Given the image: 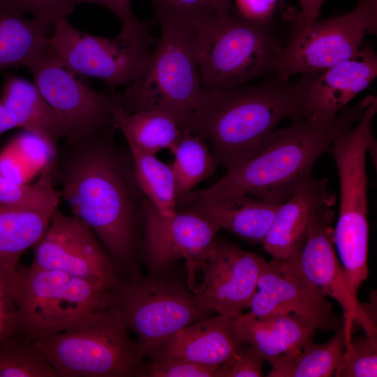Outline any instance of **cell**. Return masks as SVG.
<instances>
[{
	"label": "cell",
	"instance_id": "6da1fadb",
	"mask_svg": "<svg viewBox=\"0 0 377 377\" xmlns=\"http://www.w3.org/2000/svg\"><path fill=\"white\" fill-rule=\"evenodd\" d=\"M115 128L66 139L48 161L73 216L94 232L117 269L128 266L135 254L146 197L129 149L124 151L113 138Z\"/></svg>",
	"mask_w": 377,
	"mask_h": 377
},
{
	"label": "cell",
	"instance_id": "7a4b0ae2",
	"mask_svg": "<svg viewBox=\"0 0 377 377\" xmlns=\"http://www.w3.org/2000/svg\"><path fill=\"white\" fill-rule=\"evenodd\" d=\"M374 98L369 95L345 107L330 121L304 117L291 120L288 126L275 129L249 158L227 170L219 181L177 199V207L220 205L246 195L283 203L298 183L311 176L318 158L330 150L338 136L352 128Z\"/></svg>",
	"mask_w": 377,
	"mask_h": 377
},
{
	"label": "cell",
	"instance_id": "3957f363",
	"mask_svg": "<svg viewBox=\"0 0 377 377\" xmlns=\"http://www.w3.org/2000/svg\"><path fill=\"white\" fill-rule=\"evenodd\" d=\"M318 72L295 81L275 75L258 84L202 90L186 131L203 139L218 165L230 169L249 158L283 119L304 117V105Z\"/></svg>",
	"mask_w": 377,
	"mask_h": 377
},
{
	"label": "cell",
	"instance_id": "277c9868",
	"mask_svg": "<svg viewBox=\"0 0 377 377\" xmlns=\"http://www.w3.org/2000/svg\"><path fill=\"white\" fill-rule=\"evenodd\" d=\"M114 305L96 309L73 327L32 341L59 377L136 376L145 357Z\"/></svg>",
	"mask_w": 377,
	"mask_h": 377
},
{
	"label": "cell",
	"instance_id": "5b68a950",
	"mask_svg": "<svg viewBox=\"0 0 377 377\" xmlns=\"http://www.w3.org/2000/svg\"><path fill=\"white\" fill-rule=\"evenodd\" d=\"M376 112V96L359 121L338 136L330 150L337 168L340 188L333 241L348 283L355 293L369 274L366 154L375 138L371 126Z\"/></svg>",
	"mask_w": 377,
	"mask_h": 377
},
{
	"label": "cell",
	"instance_id": "8992f818",
	"mask_svg": "<svg viewBox=\"0 0 377 377\" xmlns=\"http://www.w3.org/2000/svg\"><path fill=\"white\" fill-rule=\"evenodd\" d=\"M195 32L161 27L156 47L136 77L120 93V108L132 113L154 110L172 117L186 131L203 88Z\"/></svg>",
	"mask_w": 377,
	"mask_h": 377
},
{
	"label": "cell",
	"instance_id": "52a82bcc",
	"mask_svg": "<svg viewBox=\"0 0 377 377\" xmlns=\"http://www.w3.org/2000/svg\"><path fill=\"white\" fill-rule=\"evenodd\" d=\"M281 45L270 24L248 20L235 10L226 17L214 16L195 32L202 88H233L273 75Z\"/></svg>",
	"mask_w": 377,
	"mask_h": 377
},
{
	"label": "cell",
	"instance_id": "ba28073f",
	"mask_svg": "<svg viewBox=\"0 0 377 377\" xmlns=\"http://www.w3.org/2000/svg\"><path fill=\"white\" fill-rule=\"evenodd\" d=\"M288 36L273 64L274 75L290 80L297 75L323 71L353 57L364 38L377 34V0H357L343 15L310 22L289 7L283 13Z\"/></svg>",
	"mask_w": 377,
	"mask_h": 377
},
{
	"label": "cell",
	"instance_id": "9c48e42d",
	"mask_svg": "<svg viewBox=\"0 0 377 377\" xmlns=\"http://www.w3.org/2000/svg\"><path fill=\"white\" fill-rule=\"evenodd\" d=\"M112 290L59 271L21 267L20 334L34 341L64 331L89 313L112 305Z\"/></svg>",
	"mask_w": 377,
	"mask_h": 377
},
{
	"label": "cell",
	"instance_id": "30bf717a",
	"mask_svg": "<svg viewBox=\"0 0 377 377\" xmlns=\"http://www.w3.org/2000/svg\"><path fill=\"white\" fill-rule=\"evenodd\" d=\"M49 44L66 66L80 77H96L110 89L130 84L138 75L157 39L141 22L121 27L114 38L80 31L64 18L54 24Z\"/></svg>",
	"mask_w": 377,
	"mask_h": 377
},
{
	"label": "cell",
	"instance_id": "8fae6325",
	"mask_svg": "<svg viewBox=\"0 0 377 377\" xmlns=\"http://www.w3.org/2000/svg\"><path fill=\"white\" fill-rule=\"evenodd\" d=\"M112 304L138 337L145 356L177 332L210 313L182 286L158 279L133 277L112 290Z\"/></svg>",
	"mask_w": 377,
	"mask_h": 377
},
{
	"label": "cell",
	"instance_id": "7c38bea8",
	"mask_svg": "<svg viewBox=\"0 0 377 377\" xmlns=\"http://www.w3.org/2000/svg\"><path fill=\"white\" fill-rule=\"evenodd\" d=\"M34 84L65 131L66 139L86 136L114 126L113 110L120 93L97 91L82 81L48 43L26 66Z\"/></svg>",
	"mask_w": 377,
	"mask_h": 377
},
{
	"label": "cell",
	"instance_id": "4fadbf2b",
	"mask_svg": "<svg viewBox=\"0 0 377 377\" xmlns=\"http://www.w3.org/2000/svg\"><path fill=\"white\" fill-rule=\"evenodd\" d=\"M34 249L33 267L94 281L110 290L119 282L116 266L94 232L58 208Z\"/></svg>",
	"mask_w": 377,
	"mask_h": 377
},
{
	"label": "cell",
	"instance_id": "5bb4252c",
	"mask_svg": "<svg viewBox=\"0 0 377 377\" xmlns=\"http://www.w3.org/2000/svg\"><path fill=\"white\" fill-rule=\"evenodd\" d=\"M142 223L147 260L151 269L161 272L183 258L188 271V285L195 290L196 270L205 266L220 230L212 221L188 210L169 216L161 215L145 198L142 205Z\"/></svg>",
	"mask_w": 377,
	"mask_h": 377
},
{
	"label": "cell",
	"instance_id": "9a60e30c",
	"mask_svg": "<svg viewBox=\"0 0 377 377\" xmlns=\"http://www.w3.org/2000/svg\"><path fill=\"white\" fill-rule=\"evenodd\" d=\"M333 220L330 205L315 211L302 247L297 256L289 260L306 281L324 295L338 302L343 308V316L353 317L366 336L377 337L374 316L358 300L335 252Z\"/></svg>",
	"mask_w": 377,
	"mask_h": 377
},
{
	"label": "cell",
	"instance_id": "2e32d148",
	"mask_svg": "<svg viewBox=\"0 0 377 377\" xmlns=\"http://www.w3.org/2000/svg\"><path fill=\"white\" fill-rule=\"evenodd\" d=\"M249 309L257 317L292 315L324 332H335L343 323L326 296L306 281L289 260H263L257 290Z\"/></svg>",
	"mask_w": 377,
	"mask_h": 377
},
{
	"label": "cell",
	"instance_id": "e0dca14e",
	"mask_svg": "<svg viewBox=\"0 0 377 377\" xmlns=\"http://www.w3.org/2000/svg\"><path fill=\"white\" fill-rule=\"evenodd\" d=\"M263 258L235 244L215 239L204 268L202 283L193 293L210 312L234 319L249 307L257 290Z\"/></svg>",
	"mask_w": 377,
	"mask_h": 377
},
{
	"label": "cell",
	"instance_id": "ac0fdd59",
	"mask_svg": "<svg viewBox=\"0 0 377 377\" xmlns=\"http://www.w3.org/2000/svg\"><path fill=\"white\" fill-rule=\"evenodd\" d=\"M377 77V53L365 43L352 57L319 72L309 87L304 117L330 121Z\"/></svg>",
	"mask_w": 377,
	"mask_h": 377
},
{
	"label": "cell",
	"instance_id": "d6986e66",
	"mask_svg": "<svg viewBox=\"0 0 377 377\" xmlns=\"http://www.w3.org/2000/svg\"><path fill=\"white\" fill-rule=\"evenodd\" d=\"M327 179L312 176L298 183L277 208L263 242L265 251L281 260L295 258L306 239L311 215L323 206H332L334 195Z\"/></svg>",
	"mask_w": 377,
	"mask_h": 377
},
{
	"label": "cell",
	"instance_id": "ffe728a7",
	"mask_svg": "<svg viewBox=\"0 0 377 377\" xmlns=\"http://www.w3.org/2000/svg\"><path fill=\"white\" fill-rule=\"evenodd\" d=\"M242 344L235 334L232 319L218 314L183 327L149 357L151 360H183L221 367Z\"/></svg>",
	"mask_w": 377,
	"mask_h": 377
},
{
	"label": "cell",
	"instance_id": "44dd1931",
	"mask_svg": "<svg viewBox=\"0 0 377 377\" xmlns=\"http://www.w3.org/2000/svg\"><path fill=\"white\" fill-rule=\"evenodd\" d=\"M232 325L239 341L267 362L301 350L313 341L316 331L292 315L257 317L251 311L232 319Z\"/></svg>",
	"mask_w": 377,
	"mask_h": 377
},
{
	"label": "cell",
	"instance_id": "7402d4cb",
	"mask_svg": "<svg viewBox=\"0 0 377 377\" xmlns=\"http://www.w3.org/2000/svg\"><path fill=\"white\" fill-rule=\"evenodd\" d=\"M0 100L15 115L18 127L38 140L50 156L65 138L64 127L56 113L34 83L14 74H6Z\"/></svg>",
	"mask_w": 377,
	"mask_h": 377
},
{
	"label": "cell",
	"instance_id": "603a6c76",
	"mask_svg": "<svg viewBox=\"0 0 377 377\" xmlns=\"http://www.w3.org/2000/svg\"><path fill=\"white\" fill-rule=\"evenodd\" d=\"M281 204L253 196L215 205L194 206L184 209L194 212L243 239L262 243Z\"/></svg>",
	"mask_w": 377,
	"mask_h": 377
},
{
	"label": "cell",
	"instance_id": "cb8c5ba5",
	"mask_svg": "<svg viewBox=\"0 0 377 377\" xmlns=\"http://www.w3.org/2000/svg\"><path fill=\"white\" fill-rule=\"evenodd\" d=\"M51 27L0 1V71L11 66H27L48 43Z\"/></svg>",
	"mask_w": 377,
	"mask_h": 377
},
{
	"label": "cell",
	"instance_id": "d4e9b609",
	"mask_svg": "<svg viewBox=\"0 0 377 377\" xmlns=\"http://www.w3.org/2000/svg\"><path fill=\"white\" fill-rule=\"evenodd\" d=\"M113 120L126 141L153 154L164 149L172 152L184 131L172 117L158 111L129 113L118 107L113 110Z\"/></svg>",
	"mask_w": 377,
	"mask_h": 377
},
{
	"label": "cell",
	"instance_id": "484cf974",
	"mask_svg": "<svg viewBox=\"0 0 377 377\" xmlns=\"http://www.w3.org/2000/svg\"><path fill=\"white\" fill-rule=\"evenodd\" d=\"M55 210L0 204V265H19L22 254L44 234Z\"/></svg>",
	"mask_w": 377,
	"mask_h": 377
},
{
	"label": "cell",
	"instance_id": "4316f807",
	"mask_svg": "<svg viewBox=\"0 0 377 377\" xmlns=\"http://www.w3.org/2000/svg\"><path fill=\"white\" fill-rule=\"evenodd\" d=\"M345 348L343 325L322 344L313 341L301 350L268 361L272 369L267 377H329L339 366Z\"/></svg>",
	"mask_w": 377,
	"mask_h": 377
},
{
	"label": "cell",
	"instance_id": "83f0119b",
	"mask_svg": "<svg viewBox=\"0 0 377 377\" xmlns=\"http://www.w3.org/2000/svg\"><path fill=\"white\" fill-rule=\"evenodd\" d=\"M131 153L135 178L145 196L164 216L177 212L175 179L170 165L155 154L145 151L126 141Z\"/></svg>",
	"mask_w": 377,
	"mask_h": 377
},
{
	"label": "cell",
	"instance_id": "f1b7e54d",
	"mask_svg": "<svg viewBox=\"0 0 377 377\" xmlns=\"http://www.w3.org/2000/svg\"><path fill=\"white\" fill-rule=\"evenodd\" d=\"M172 153L174 161L170 166L177 200L193 191L219 165L208 144L187 131H184Z\"/></svg>",
	"mask_w": 377,
	"mask_h": 377
},
{
	"label": "cell",
	"instance_id": "f546056e",
	"mask_svg": "<svg viewBox=\"0 0 377 377\" xmlns=\"http://www.w3.org/2000/svg\"><path fill=\"white\" fill-rule=\"evenodd\" d=\"M0 377H59L32 341L20 334L0 345Z\"/></svg>",
	"mask_w": 377,
	"mask_h": 377
},
{
	"label": "cell",
	"instance_id": "4dcf8cb0",
	"mask_svg": "<svg viewBox=\"0 0 377 377\" xmlns=\"http://www.w3.org/2000/svg\"><path fill=\"white\" fill-rule=\"evenodd\" d=\"M53 176L49 161L35 183L26 184L10 179L0 173V204L43 210H55L59 203V193L53 187Z\"/></svg>",
	"mask_w": 377,
	"mask_h": 377
},
{
	"label": "cell",
	"instance_id": "1f68e13d",
	"mask_svg": "<svg viewBox=\"0 0 377 377\" xmlns=\"http://www.w3.org/2000/svg\"><path fill=\"white\" fill-rule=\"evenodd\" d=\"M354 322L343 320L345 348L341 362L334 371L337 377L377 376V337L365 335L353 340Z\"/></svg>",
	"mask_w": 377,
	"mask_h": 377
},
{
	"label": "cell",
	"instance_id": "d6a6232c",
	"mask_svg": "<svg viewBox=\"0 0 377 377\" xmlns=\"http://www.w3.org/2000/svg\"><path fill=\"white\" fill-rule=\"evenodd\" d=\"M161 27L196 31L216 16L209 0H150Z\"/></svg>",
	"mask_w": 377,
	"mask_h": 377
},
{
	"label": "cell",
	"instance_id": "836d02e7",
	"mask_svg": "<svg viewBox=\"0 0 377 377\" xmlns=\"http://www.w3.org/2000/svg\"><path fill=\"white\" fill-rule=\"evenodd\" d=\"M21 267L0 265V345L20 333Z\"/></svg>",
	"mask_w": 377,
	"mask_h": 377
},
{
	"label": "cell",
	"instance_id": "e575fe53",
	"mask_svg": "<svg viewBox=\"0 0 377 377\" xmlns=\"http://www.w3.org/2000/svg\"><path fill=\"white\" fill-rule=\"evenodd\" d=\"M17 11L30 13L50 27L67 18L82 0H0Z\"/></svg>",
	"mask_w": 377,
	"mask_h": 377
},
{
	"label": "cell",
	"instance_id": "d590c367",
	"mask_svg": "<svg viewBox=\"0 0 377 377\" xmlns=\"http://www.w3.org/2000/svg\"><path fill=\"white\" fill-rule=\"evenodd\" d=\"M219 367L183 360H151L149 364H141L136 376L219 377Z\"/></svg>",
	"mask_w": 377,
	"mask_h": 377
},
{
	"label": "cell",
	"instance_id": "8d00e7d4",
	"mask_svg": "<svg viewBox=\"0 0 377 377\" xmlns=\"http://www.w3.org/2000/svg\"><path fill=\"white\" fill-rule=\"evenodd\" d=\"M265 360L252 346L243 343L219 369V377H261Z\"/></svg>",
	"mask_w": 377,
	"mask_h": 377
},
{
	"label": "cell",
	"instance_id": "74e56055",
	"mask_svg": "<svg viewBox=\"0 0 377 377\" xmlns=\"http://www.w3.org/2000/svg\"><path fill=\"white\" fill-rule=\"evenodd\" d=\"M237 14L244 18L263 24H270L281 0H234Z\"/></svg>",
	"mask_w": 377,
	"mask_h": 377
},
{
	"label": "cell",
	"instance_id": "f35d334b",
	"mask_svg": "<svg viewBox=\"0 0 377 377\" xmlns=\"http://www.w3.org/2000/svg\"><path fill=\"white\" fill-rule=\"evenodd\" d=\"M132 0H82V3L101 5L110 9L121 21V27L136 26L141 23L132 10Z\"/></svg>",
	"mask_w": 377,
	"mask_h": 377
},
{
	"label": "cell",
	"instance_id": "ab89813d",
	"mask_svg": "<svg viewBox=\"0 0 377 377\" xmlns=\"http://www.w3.org/2000/svg\"><path fill=\"white\" fill-rule=\"evenodd\" d=\"M325 0H299L300 13L304 20L310 22L318 19Z\"/></svg>",
	"mask_w": 377,
	"mask_h": 377
},
{
	"label": "cell",
	"instance_id": "60d3db41",
	"mask_svg": "<svg viewBox=\"0 0 377 377\" xmlns=\"http://www.w3.org/2000/svg\"><path fill=\"white\" fill-rule=\"evenodd\" d=\"M15 128H18L16 117L0 100V135Z\"/></svg>",
	"mask_w": 377,
	"mask_h": 377
},
{
	"label": "cell",
	"instance_id": "b9f144b4",
	"mask_svg": "<svg viewBox=\"0 0 377 377\" xmlns=\"http://www.w3.org/2000/svg\"><path fill=\"white\" fill-rule=\"evenodd\" d=\"M212 8L218 17H226L232 12L231 0H209Z\"/></svg>",
	"mask_w": 377,
	"mask_h": 377
}]
</instances>
